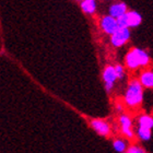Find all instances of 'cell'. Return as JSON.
Masks as SVG:
<instances>
[{"instance_id":"7a4b0ae2","label":"cell","mask_w":153,"mask_h":153,"mask_svg":"<svg viewBox=\"0 0 153 153\" xmlns=\"http://www.w3.org/2000/svg\"><path fill=\"white\" fill-rule=\"evenodd\" d=\"M126 67L130 70H136L138 68L146 67L150 62L149 54L143 49L140 48H132L131 51H128L125 58Z\"/></svg>"},{"instance_id":"ac0fdd59","label":"cell","mask_w":153,"mask_h":153,"mask_svg":"<svg viewBox=\"0 0 153 153\" xmlns=\"http://www.w3.org/2000/svg\"><path fill=\"white\" fill-rule=\"evenodd\" d=\"M76 1H82V0H76Z\"/></svg>"},{"instance_id":"52a82bcc","label":"cell","mask_w":153,"mask_h":153,"mask_svg":"<svg viewBox=\"0 0 153 153\" xmlns=\"http://www.w3.org/2000/svg\"><path fill=\"white\" fill-rule=\"evenodd\" d=\"M119 123H120L121 132L128 138L134 137V131H132V121L128 115H121L119 118Z\"/></svg>"},{"instance_id":"5bb4252c","label":"cell","mask_w":153,"mask_h":153,"mask_svg":"<svg viewBox=\"0 0 153 153\" xmlns=\"http://www.w3.org/2000/svg\"><path fill=\"white\" fill-rule=\"evenodd\" d=\"M113 148L114 150L118 153H123V152H127V141L123 140V139H116L113 142Z\"/></svg>"},{"instance_id":"2e32d148","label":"cell","mask_w":153,"mask_h":153,"mask_svg":"<svg viewBox=\"0 0 153 153\" xmlns=\"http://www.w3.org/2000/svg\"><path fill=\"white\" fill-rule=\"evenodd\" d=\"M115 69H116V74H117L118 79H123L125 76V69L121 65H116L115 66Z\"/></svg>"},{"instance_id":"5b68a950","label":"cell","mask_w":153,"mask_h":153,"mask_svg":"<svg viewBox=\"0 0 153 153\" xmlns=\"http://www.w3.org/2000/svg\"><path fill=\"white\" fill-rule=\"evenodd\" d=\"M101 29L106 33L107 35H113L119 27H118L117 19L112 16L111 14L103 16L101 20Z\"/></svg>"},{"instance_id":"9a60e30c","label":"cell","mask_w":153,"mask_h":153,"mask_svg":"<svg viewBox=\"0 0 153 153\" xmlns=\"http://www.w3.org/2000/svg\"><path fill=\"white\" fill-rule=\"evenodd\" d=\"M117 23H118V27H119V29L129 27V26H128V22H127V18H126V14H124V16H120V18H118V19H117Z\"/></svg>"},{"instance_id":"8992f818","label":"cell","mask_w":153,"mask_h":153,"mask_svg":"<svg viewBox=\"0 0 153 153\" xmlns=\"http://www.w3.org/2000/svg\"><path fill=\"white\" fill-rule=\"evenodd\" d=\"M91 126L94 130L101 136H108L111 132V126L107 121L103 119H93L91 121Z\"/></svg>"},{"instance_id":"3957f363","label":"cell","mask_w":153,"mask_h":153,"mask_svg":"<svg viewBox=\"0 0 153 153\" xmlns=\"http://www.w3.org/2000/svg\"><path fill=\"white\" fill-rule=\"evenodd\" d=\"M129 38H130L129 27L118 29L113 35H111V43L114 47H121L129 41Z\"/></svg>"},{"instance_id":"6da1fadb","label":"cell","mask_w":153,"mask_h":153,"mask_svg":"<svg viewBox=\"0 0 153 153\" xmlns=\"http://www.w3.org/2000/svg\"><path fill=\"white\" fill-rule=\"evenodd\" d=\"M143 101V85L139 80H132L125 93L124 102L128 107L134 108L141 105Z\"/></svg>"},{"instance_id":"8fae6325","label":"cell","mask_w":153,"mask_h":153,"mask_svg":"<svg viewBox=\"0 0 153 153\" xmlns=\"http://www.w3.org/2000/svg\"><path fill=\"white\" fill-rule=\"evenodd\" d=\"M81 9L86 14H93L96 11L95 0H82L81 1Z\"/></svg>"},{"instance_id":"4fadbf2b","label":"cell","mask_w":153,"mask_h":153,"mask_svg":"<svg viewBox=\"0 0 153 153\" xmlns=\"http://www.w3.org/2000/svg\"><path fill=\"white\" fill-rule=\"evenodd\" d=\"M151 134H152L151 129L140 127V126H139V128H138V130H137V136L139 137V139H140L141 141H149L151 139Z\"/></svg>"},{"instance_id":"277c9868","label":"cell","mask_w":153,"mask_h":153,"mask_svg":"<svg viewBox=\"0 0 153 153\" xmlns=\"http://www.w3.org/2000/svg\"><path fill=\"white\" fill-rule=\"evenodd\" d=\"M118 79L115 66H107L103 71V80L105 83V89L107 92H111L114 88L115 81Z\"/></svg>"},{"instance_id":"e0dca14e","label":"cell","mask_w":153,"mask_h":153,"mask_svg":"<svg viewBox=\"0 0 153 153\" xmlns=\"http://www.w3.org/2000/svg\"><path fill=\"white\" fill-rule=\"evenodd\" d=\"M128 153H144V150L141 147H138V146H131L127 149Z\"/></svg>"},{"instance_id":"7c38bea8","label":"cell","mask_w":153,"mask_h":153,"mask_svg":"<svg viewBox=\"0 0 153 153\" xmlns=\"http://www.w3.org/2000/svg\"><path fill=\"white\" fill-rule=\"evenodd\" d=\"M138 124L140 127L149 128L152 129L153 128V117L149 116V115H141L139 119H138Z\"/></svg>"},{"instance_id":"ba28073f","label":"cell","mask_w":153,"mask_h":153,"mask_svg":"<svg viewBox=\"0 0 153 153\" xmlns=\"http://www.w3.org/2000/svg\"><path fill=\"white\" fill-rule=\"evenodd\" d=\"M108 13L112 16L118 19L123 16L124 14L127 13V4L125 2H117V3H113L112 6L109 7Z\"/></svg>"},{"instance_id":"9c48e42d","label":"cell","mask_w":153,"mask_h":153,"mask_svg":"<svg viewBox=\"0 0 153 153\" xmlns=\"http://www.w3.org/2000/svg\"><path fill=\"white\" fill-rule=\"evenodd\" d=\"M126 18H127V22L129 27H137L142 22V16L137 11H127Z\"/></svg>"},{"instance_id":"30bf717a","label":"cell","mask_w":153,"mask_h":153,"mask_svg":"<svg viewBox=\"0 0 153 153\" xmlns=\"http://www.w3.org/2000/svg\"><path fill=\"white\" fill-rule=\"evenodd\" d=\"M139 81L143 88L147 89H152L153 88V71L152 70H146L140 74Z\"/></svg>"}]
</instances>
